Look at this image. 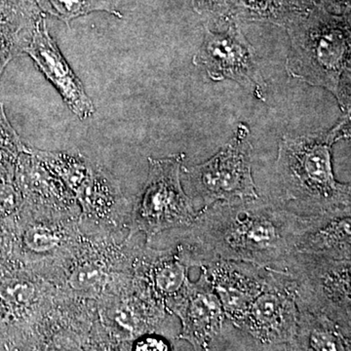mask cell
<instances>
[{
    "label": "cell",
    "mask_w": 351,
    "mask_h": 351,
    "mask_svg": "<svg viewBox=\"0 0 351 351\" xmlns=\"http://www.w3.org/2000/svg\"><path fill=\"white\" fill-rule=\"evenodd\" d=\"M308 219L260 198L217 202L198 212L179 244L191 267L228 260L283 270Z\"/></svg>",
    "instance_id": "1"
},
{
    "label": "cell",
    "mask_w": 351,
    "mask_h": 351,
    "mask_svg": "<svg viewBox=\"0 0 351 351\" xmlns=\"http://www.w3.org/2000/svg\"><path fill=\"white\" fill-rule=\"evenodd\" d=\"M350 138V112L332 128L299 136H283L276 162L277 186L286 202H294L306 215L351 209L350 184L337 181L332 149Z\"/></svg>",
    "instance_id": "2"
},
{
    "label": "cell",
    "mask_w": 351,
    "mask_h": 351,
    "mask_svg": "<svg viewBox=\"0 0 351 351\" xmlns=\"http://www.w3.org/2000/svg\"><path fill=\"white\" fill-rule=\"evenodd\" d=\"M291 49L286 71L291 77L325 88L350 112V15L315 6L287 27Z\"/></svg>",
    "instance_id": "3"
},
{
    "label": "cell",
    "mask_w": 351,
    "mask_h": 351,
    "mask_svg": "<svg viewBox=\"0 0 351 351\" xmlns=\"http://www.w3.org/2000/svg\"><path fill=\"white\" fill-rule=\"evenodd\" d=\"M82 221V242L51 283L69 299L97 302L119 291L133 277L138 245L121 234L122 230Z\"/></svg>",
    "instance_id": "4"
},
{
    "label": "cell",
    "mask_w": 351,
    "mask_h": 351,
    "mask_svg": "<svg viewBox=\"0 0 351 351\" xmlns=\"http://www.w3.org/2000/svg\"><path fill=\"white\" fill-rule=\"evenodd\" d=\"M83 233L80 214L21 205L13 230L18 267L52 282L75 255Z\"/></svg>",
    "instance_id": "5"
},
{
    "label": "cell",
    "mask_w": 351,
    "mask_h": 351,
    "mask_svg": "<svg viewBox=\"0 0 351 351\" xmlns=\"http://www.w3.org/2000/svg\"><path fill=\"white\" fill-rule=\"evenodd\" d=\"M36 158L61 179L80 208L87 223L122 230L130 213L119 182L103 168L80 154L46 152L29 147Z\"/></svg>",
    "instance_id": "6"
},
{
    "label": "cell",
    "mask_w": 351,
    "mask_h": 351,
    "mask_svg": "<svg viewBox=\"0 0 351 351\" xmlns=\"http://www.w3.org/2000/svg\"><path fill=\"white\" fill-rule=\"evenodd\" d=\"M184 154L163 158H149V172L142 195L134 205L128 223L127 239L142 232L145 244L158 233L188 228L198 212L182 186L181 173Z\"/></svg>",
    "instance_id": "7"
},
{
    "label": "cell",
    "mask_w": 351,
    "mask_h": 351,
    "mask_svg": "<svg viewBox=\"0 0 351 351\" xmlns=\"http://www.w3.org/2000/svg\"><path fill=\"white\" fill-rule=\"evenodd\" d=\"M350 260L295 253L280 271L294 284L298 306L350 329Z\"/></svg>",
    "instance_id": "8"
},
{
    "label": "cell",
    "mask_w": 351,
    "mask_h": 351,
    "mask_svg": "<svg viewBox=\"0 0 351 351\" xmlns=\"http://www.w3.org/2000/svg\"><path fill=\"white\" fill-rule=\"evenodd\" d=\"M250 130L240 123L230 142L206 162L186 169L195 198L207 208L217 202L260 198L252 175Z\"/></svg>",
    "instance_id": "9"
},
{
    "label": "cell",
    "mask_w": 351,
    "mask_h": 351,
    "mask_svg": "<svg viewBox=\"0 0 351 351\" xmlns=\"http://www.w3.org/2000/svg\"><path fill=\"white\" fill-rule=\"evenodd\" d=\"M58 295L52 283L31 270L17 267L0 276V335L27 348Z\"/></svg>",
    "instance_id": "10"
},
{
    "label": "cell",
    "mask_w": 351,
    "mask_h": 351,
    "mask_svg": "<svg viewBox=\"0 0 351 351\" xmlns=\"http://www.w3.org/2000/svg\"><path fill=\"white\" fill-rule=\"evenodd\" d=\"M193 64L213 82L232 80L258 100H265L267 86L258 66L257 53L237 24H230L223 32L207 29Z\"/></svg>",
    "instance_id": "11"
},
{
    "label": "cell",
    "mask_w": 351,
    "mask_h": 351,
    "mask_svg": "<svg viewBox=\"0 0 351 351\" xmlns=\"http://www.w3.org/2000/svg\"><path fill=\"white\" fill-rule=\"evenodd\" d=\"M95 306L101 329L120 343L154 334L168 314L163 302L134 274L123 287L95 302Z\"/></svg>",
    "instance_id": "12"
},
{
    "label": "cell",
    "mask_w": 351,
    "mask_h": 351,
    "mask_svg": "<svg viewBox=\"0 0 351 351\" xmlns=\"http://www.w3.org/2000/svg\"><path fill=\"white\" fill-rule=\"evenodd\" d=\"M299 316L290 277L280 270L270 269L262 293L237 327L261 343L288 345L297 332Z\"/></svg>",
    "instance_id": "13"
},
{
    "label": "cell",
    "mask_w": 351,
    "mask_h": 351,
    "mask_svg": "<svg viewBox=\"0 0 351 351\" xmlns=\"http://www.w3.org/2000/svg\"><path fill=\"white\" fill-rule=\"evenodd\" d=\"M182 322L179 339L188 341L195 351H210L223 329L226 315L218 295L206 274L201 270L196 282H191L178 299L166 306Z\"/></svg>",
    "instance_id": "14"
},
{
    "label": "cell",
    "mask_w": 351,
    "mask_h": 351,
    "mask_svg": "<svg viewBox=\"0 0 351 351\" xmlns=\"http://www.w3.org/2000/svg\"><path fill=\"white\" fill-rule=\"evenodd\" d=\"M218 295L223 313L235 327L262 293L270 269L239 261L219 260L200 267Z\"/></svg>",
    "instance_id": "15"
},
{
    "label": "cell",
    "mask_w": 351,
    "mask_h": 351,
    "mask_svg": "<svg viewBox=\"0 0 351 351\" xmlns=\"http://www.w3.org/2000/svg\"><path fill=\"white\" fill-rule=\"evenodd\" d=\"M24 53L32 58L39 71L54 85L66 105L78 119L85 120L94 114L93 101L50 36L43 16L38 20L31 43Z\"/></svg>",
    "instance_id": "16"
},
{
    "label": "cell",
    "mask_w": 351,
    "mask_h": 351,
    "mask_svg": "<svg viewBox=\"0 0 351 351\" xmlns=\"http://www.w3.org/2000/svg\"><path fill=\"white\" fill-rule=\"evenodd\" d=\"M191 265L179 244L167 249L138 245L133 274L147 285L157 299L167 306L186 290Z\"/></svg>",
    "instance_id": "17"
},
{
    "label": "cell",
    "mask_w": 351,
    "mask_h": 351,
    "mask_svg": "<svg viewBox=\"0 0 351 351\" xmlns=\"http://www.w3.org/2000/svg\"><path fill=\"white\" fill-rule=\"evenodd\" d=\"M17 184L22 204L51 211L80 214L75 196L54 173L51 172L25 147L20 157Z\"/></svg>",
    "instance_id": "18"
},
{
    "label": "cell",
    "mask_w": 351,
    "mask_h": 351,
    "mask_svg": "<svg viewBox=\"0 0 351 351\" xmlns=\"http://www.w3.org/2000/svg\"><path fill=\"white\" fill-rule=\"evenodd\" d=\"M350 215L351 209L309 215L306 230L295 242V254L350 260Z\"/></svg>",
    "instance_id": "19"
},
{
    "label": "cell",
    "mask_w": 351,
    "mask_h": 351,
    "mask_svg": "<svg viewBox=\"0 0 351 351\" xmlns=\"http://www.w3.org/2000/svg\"><path fill=\"white\" fill-rule=\"evenodd\" d=\"M295 336L288 351H351L350 329L321 313L299 307Z\"/></svg>",
    "instance_id": "20"
},
{
    "label": "cell",
    "mask_w": 351,
    "mask_h": 351,
    "mask_svg": "<svg viewBox=\"0 0 351 351\" xmlns=\"http://www.w3.org/2000/svg\"><path fill=\"white\" fill-rule=\"evenodd\" d=\"M313 7L311 0H237L235 10L247 19L272 23L287 29Z\"/></svg>",
    "instance_id": "21"
},
{
    "label": "cell",
    "mask_w": 351,
    "mask_h": 351,
    "mask_svg": "<svg viewBox=\"0 0 351 351\" xmlns=\"http://www.w3.org/2000/svg\"><path fill=\"white\" fill-rule=\"evenodd\" d=\"M41 13L57 18L66 25L71 21L93 12H107L117 18L121 13L107 0H34Z\"/></svg>",
    "instance_id": "22"
},
{
    "label": "cell",
    "mask_w": 351,
    "mask_h": 351,
    "mask_svg": "<svg viewBox=\"0 0 351 351\" xmlns=\"http://www.w3.org/2000/svg\"><path fill=\"white\" fill-rule=\"evenodd\" d=\"M191 3L196 12L201 15L223 19L234 12L237 0H191Z\"/></svg>",
    "instance_id": "23"
},
{
    "label": "cell",
    "mask_w": 351,
    "mask_h": 351,
    "mask_svg": "<svg viewBox=\"0 0 351 351\" xmlns=\"http://www.w3.org/2000/svg\"><path fill=\"white\" fill-rule=\"evenodd\" d=\"M31 41L21 36L0 32V76L6 64L14 57L24 53L25 47Z\"/></svg>",
    "instance_id": "24"
},
{
    "label": "cell",
    "mask_w": 351,
    "mask_h": 351,
    "mask_svg": "<svg viewBox=\"0 0 351 351\" xmlns=\"http://www.w3.org/2000/svg\"><path fill=\"white\" fill-rule=\"evenodd\" d=\"M132 351H170V346L161 337L149 334L136 339Z\"/></svg>",
    "instance_id": "25"
},
{
    "label": "cell",
    "mask_w": 351,
    "mask_h": 351,
    "mask_svg": "<svg viewBox=\"0 0 351 351\" xmlns=\"http://www.w3.org/2000/svg\"><path fill=\"white\" fill-rule=\"evenodd\" d=\"M316 6L323 7L327 9L332 7L335 10L339 12H348L350 11V0H311Z\"/></svg>",
    "instance_id": "26"
}]
</instances>
